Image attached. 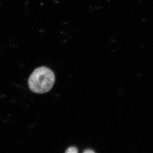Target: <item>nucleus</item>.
<instances>
[{
    "label": "nucleus",
    "instance_id": "obj_1",
    "mask_svg": "<svg viewBox=\"0 0 153 153\" xmlns=\"http://www.w3.org/2000/svg\"><path fill=\"white\" fill-rule=\"evenodd\" d=\"M54 72L44 66L36 68L29 77L30 90L36 93L43 94L52 89L55 82Z\"/></svg>",
    "mask_w": 153,
    "mask_h": 153
},
{
    "label": "nucleus",
    "instance_id": "obj_2",
    "mask_svg": "<svg viewBox=\"0 0 153 153\" xmlns=\"http://www.w3.org/2000/svg\"><path fill=\"white\" fill-rule=\"evenodd\" d=\"M78 153V152H77V149L75 147H70L68 148V149L66 150V152L65 153Z\"/></svg>",
    "mask_w": 153,
    "mask_h": 153
},
{
    "label": "nucleus",
    "instance_id": "obj_3",
    "mask_svg": "<svg viewBox=\"0 0 153 153\" xmlns=\"http://www.w3.org/2000/svg\"><path fill=\"white\" fill-rule=\"evenodd\" d=\"M83 153H95L93 151L91 150H87L85 151Z\"/></svg>",
    "mask_w": 153,
    "mask_h": 153
}]
</instances>
